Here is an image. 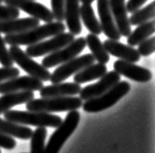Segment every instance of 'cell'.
Here are the masks:
<instances>
[{
    "mask_svg": "<svg viewBox=\"0 0 155 153\" xmlns=\"http://www.w3.org/2000/svg\"><path fill=\"white\" fill-rule=\"evenodd\" d=\"M75 39V35L71 33H63L58 34L51 37L50 39L44 40V41H40L32 45H28L27 47L26 53L30 56V57H40L43 55H48L55 52L60 48L68 45L71 43L73 40Z\"/></svg>",
    "mask_w": 155,
    "mask_h": 153,
    "instance_id": "8",
    "label": "cell"
},
{
    "mask_svg": "<svg viewBox=\"0 0 155 153\" xmlns=\"http://www.w3.org/2000/svg\"><path fill=\"white\" fill-rule=\"evenodd\" d=\"M109 5L120 34L123 37H128L132 31V26L129 22L125 0H109Z\"/></svg>",
    "mask_w": 155,
    "mask_h": 153,
    "instance_id": "16",
    "label": "cell"
},
{
    "mask_svg": "<svg viewBox=\"0 0 155 153\" xmlns=\"http://www.w3.org/2000/svg\"><path fill=\"white\" fill-rule=\"evenodd\" d=\"M97 12L100 19V27L102 33L109 39L119 40L122 35L118 31L115 21L110 10L109 0H97Z\"/></svg>",
    "mask_w": 155,
    "mask_h": 153,
    "instance_id": "14",
    "label": "cell"
},
{
    "mask_svg": "<svg viewBox=\"0 0 155 153\" xmlns=\"http://www.w3.org/2000/svg\"><path fill=\"white\" fill-rule=\"evenodd\" d=\"M85 45H87L85 38L79 37L74 39L68 45L46 55L42 60L41 65L48 69V68H52L57 65H61L63 63H66L69 60L77 57L85 48Z\"/></svg>",
    "mask_w": 155,
    "mask_h": 153,
    "instance_id": "7",
    "label": "cell"
},
{
    "mask_svg": "<svg viewBox=\"0 0 155 153\" xmlns=\"http://www.w3.org/2000/svg\"><path fill=\"white\" fill-rule=\"evenodd\" d=\"M154 29H155V25H154L153 20H150V21L146 22L144 24L138 25L137 29L130 31V34L127 37L128 45L130 46L138 45V44L143 41V40L151 37L154 34Z\"/></svg>",
    "mask_w": 155,
    "mask_h": 153,
    "instance_id": "23",
    "label": "cell"
},
{
    "mask_svg": "<svg viewBox=\"0 0 155 153\" xmlns=\"http://www.w3.org/2000/svg\"><path fill=\"white\" fill-rule=\"evenodd\" d=\"M113 68L114 71L117 72L119 75L137 83H147L152 79V73L148 69L121 59L114 62Z\"/></svg>",
    "mask_w": 155,
    "mask_h": 153,
    "instance_id": "13",
    "label": "cell"
},
{
    "mask_svg": "<svg viewBox=\"0 0 155 153\" xmlns=\"http://www.w3.org/2000/svg\"><path fill=\"white\" fill-rule=\"evenodd\" d=\"M147 1V0H129L126 4V9L127 12L130 13H134L137 10L140 9V7L143 5V4Z\"/></svg>",
    "mask_w": 155,
    "mask_h": 153,
    "instance_id": "34",
    "label": "cell"
},
{
    "mask_svg": "<svg viewBox=\"0 0 155 153\" xmlns=\"http://www.w3.org/2000/svg\"><path fill=\"white\" fill-rule=\"evenodd\" d=\"M34 97V91H15L3 94L0 97V115L16 105L31 101Z\"/></svg>",
    "mask_w": 155,
    "mask_h": 153,
    "instance_id": "20",
    "label": "cell"
},
{
    "mask_svg": "<svg viewBox=\"0 0 155 153\" xmlns=\"http://www.w3.org/2000/svg\"><path fill=\"white\" fill-rule=\"evenodd\" d=\"M85 42H87V45L88 46L89 50L91 51L92 56L95 60L98 61V63L106 64L110 61V55L105 50L103 43L100 41L97 35L92 34H87V37H85Z\"/></svg>",
    "mask_w": 155,
    "mask_h": 153,
    "instance_id": "25",
    "label": "cell"
},
{
    "mask_svg": "<svg viewBox=\"0 0 155 153\" xmlns=\"http://www.w3.org/2000/svg\"><path fill=\"white\" fill-rule=\"evenodd\" d=\"M81 84L76 83H52L51 86H42L39 90V94L42 98L48 97H64L75 96L80 93Z\"/></svg>",
    "mask_w": 155,
    "mask_h": 153,
    "instance_id": "18",
    "label": "cell"
},
{
    "mask_svg": "<svg viewBox=\"0 0 155 153\" xmlns=\"http://www.w3.org/2000/svg\"><path fill=\"white\" fill-rule=\"evenodd\" d=\"M121 75H119L115 71L107 72L104 76H102L99 82L96 83L89 84V86L81 88L80 91V98L81 100H88L99 96L112 86H114L117 83L120 82Z\"/></svg>",
    "mask_w": 155,
    "mask_h": 153,
    "instance_id": "11",
    "label": "cell"
},
{
    "mask_svg": "<svg viewBox=\"0 0 155 153\" xmlns=\"http://www.w3.org/2000/svg\"><path fill=\"white\" fill-rule=\"evenodd\" d=\"M83 105V100L77 96H64V97H48L31 99L26 103L28 111L45 112H70L80 109Z\"/></svg>",
    "mask_w": 155,
    "mask_h": 153,
    "instance_id": "2",
    "label": "cell"
},
{
    "mask_svg": "<svg viewBox=\"0 0 155 153\" xmlns=\"http://www.w3.org/2000/svg\"><path fill=\"white\" fill-rule=\"evenodd\" d=\"M43 86V83L31 76H22L7 80L0 83V93L5 94L15 91H36Z\"/></svg>",
    "mask_w": 155,
    "mask_h": 153,
    "instance_id": "12",
    "label": "cell"
},
{
    "mask_svg": "<svg viewBox=\"0 0 155 153\" xmlns=\"http://www.w3.org/2000/svg\"><path fill=\"white\" fill-rule=\"evenodd\" d=\"M16 145H17V142H16V140L13 138L0 132V147L11 150L14 149Z\"/></svg>",
    "mask_w": 155,
    "mask_h": 153,
    "instance_id": "33",
    "label": "cell"
},
{
    "mask_svg": "<svg viewBox=\"0 0 155 153\" xmlns=\"http://www.w3.org/2000/svg\"><path fill=\"white\" fill-rule=\"evenodd\" d=\"M130 90V86L128 82H126V80L119 82L101 95L85 100V102L83 103L81 107L87 113H97V112L106 110L115 105Z\"/></svg>",
    "mask_w": 155,
    "mask_h": 153,
    "instance_id": "4",
    "label": "cell"
},
{
    "mask_svg": "<svg viewBox=\"0 0 155 153\" xmlns=\"http://www.w3.org/2000/svg\"><path fill=\"white\" fill-rule=\"evenodd\" d=\"M80 18L81 19L85 28L91 31V34L98 35L102 33L100 23L97 20L91 5L83 4L80 7Z\"/></svg>",
    "mask_w": 155,
    "mask_h": 153,
    "instance_id": "24",
    "label": "cell"
},
{
    "mask_svg": "<svg viewBox=\"0 0 155 153\" xmlns=\"http://www.w3.org/2000/svg\"><path fill=\"white\" fill-rule=\"evenodd\" d=\"M9 53L13 59L14 63L18 64L28 76L38 79L41 82H48L50 80V72L48 69L44 68L41 64L35 62L31 57H30L26 52H24L21 47L17 45H11L9 49Z\"/></svg>",
    "mask_w": 155,
    "mask_h": 153,
    "instance_id": "6",
    "label": "cell"
},
{
    "mask_svg": "<svg viewBox=\"0 0 155 153\" xmlns=\"http://www.w3.org/2000/svg\"><path fill=\"white\" fill-rule=\"evenodd\" d=\"M20 16V10L15 7L0 4V20H10L18 18Z\"/></svg>",
    "mask_w": 155,
    "mask_h": 153,
    "instance_id": "31",
    "label": "cell"
},
{
    "mask_svg": "<svg viewBox=\"0 0 155 153\" xmlns=\"http://www.w3.org/2000/svg\"><path fill=\"white\" fill-rule=\"evenodd\" d=\"M0 132L9 135L11 138L27 140L31 138L32 130L28 127L24 126V125H20L6 119L3 120L0 118Z\"/></svg>",
    "mask_w": 155,
    "mask_h": 153,
    "instance_id": "21",
    "label": "cell"
},
{
    "mask_svg": "<svg viewBox=\"0 0 155 153\" xmlns=\"http://www.w3.org/2000/svg\"><path fill=\"white\" fill-rule=\"evenodd\" d=\"M38 26H39V20L32 17L0 20V34H19L28 31Z\"/></svg>",
    "mask_w": 155,
    "mask_h": 153,
    "instance_id": "17",
    "label": "cell"
},
{
    "mask_svg": "<svg viewBox=\"0 0 155 153\" xmlns=\"http://www.w3.org/2000/svg\"><path fill=\"white\" fill-rule=\"evenodd\" d=\"M66 30V26L62 22H50L45 25L38 26L32 29L19 34H5L4 40L10 45H32L42 41L47 37H54Z\"/></svg>",
    "mask_w": 155,
    "mask_h": 153,
    "instance_id": "1",
    "label": "cell"
},
{
    "mask_svg": "<svg viewBox=\"0 0 155 153\" xmlns=\"http://www.w3.org/2000/svg\"><path fill=\"white\" fill-rule=\"evenodd\" d=\"M106 73H107V67L105 66V64L93 63L75 74L74 82L79 84L88 83L93 80L100 79Z\"/></svg>",
    "mask_w": 155,
    "mask_h": 153,
    "instance_id": "22",
    "label": "cell"
},
{
    "mask_svg": "<svg viewBox=\"0 0 155 153\" xmlns=\"http://www.w3.org/2000/svg\"><path fill=\"white\" fill-rule=\"evenodd\" d=\"M51 12L57 22H62L65 18V0H51Z\"/></svg>",
    "mask_w": 155,
    "mask_h": 153,
    "instance_id": "29",
    "label": "cell"
},
{
    "mask_svg": "<svg viewBox=\"0 0 155 153\" xmlns=\"http://www.w3.org/2000/svg\"><path fill=\"white\" fill-rule=\"evenodd\" d=\"M154 44H155V38L153 37L146 38L145 40H143V41L138 44V47L137 49L138 54L140 56H144V57L151 55L155 50Z\"/></svg>",
    "mask_w": 155,
    "mask_h": 153,
    "instance_id": "30",
    "label": "cell"
},
{
    "mask_svg": "<svg viewBox=\"0 0 155 153\" xmlns=\"http://www.w3.org/2000/svg\"><path fill=\"white\" fill-rule=\"evenodd\" d=\"M95 61L92 54H84L81 56H77V57L69 60L68 62L63 63L53 72L50 76V82L52 83H59L64 82L65 80L70 78L72 75L77 74L78 72L83 70L84 68L91 65Z\"/></svg>",
    "mask_w": 155,
    "mask_h": 153,
    "instance_id": "9",
    "label": "cell"
},
{
    "mask_svg": "<svg viewBox=\"0 0 155 153\" xmlns=\"http://www.w3.org/2000/svg\"><path fill=\"white\" fill-rule=\"evenodd\" d=\"M103 46L109 55L120 58L124 61L137 63L140 60V55L137 49H134L133 46L119 42V40L106 39L103 42Z\"/></svg>",
    "mask_w": 155,
    "mask_h": 153,
    "instance_id": "15",
    "label": "cell"
},
{
    "mask_svg": "<svg viewBox=\"0 0 155 153\" xmlns=\"http://www.w3.org/2000/svg\"><path fill=\"white\" fill-rule=\"evenodd\" d=\"M154 8H155V3L150 2L144 8L138 9L136 12L132 13L133 15L129 18V22L130 24V26H138L152 20L154 18V12H155Z\"/></svg>",
    "mask_w": 155,
    "mask_h": 153,
    "instance_id": "26",
    "label": "cell"
},
{
    "mask_svg": "<svg viewBox=\"0 0 155 153\" xmlns=\"http://www.w3.org/2000/svg\"><path fill=\"white\" fill-rule=\"evenodd\" d=\"M83 4H88V5H91V4L94 1V0H81Z\"/></svg>",
    "mask_w": 155,
    "mask_h": 153,
    "instance_id": "35",
    "label": "cell"
},
{
    "mask_svg": "<svg viewBox=\"0 0 155 153\" xmlns=\"http://www.w3.org/2000/svg\"><path fill=\"white\" fill-rule=\"evenodd\" d=\"M20 75L18 68L15 67H2L0 68V83L7 80L13 79Z\"/></svg>",
    "mask_w": 155,
    "mask_h": 153,
    "instance_id": "32",
    "label": "cell"
},
{
    "mask_svg": "<svg viewBox=\"0 0 155 153\" xmlns=\"http://www.w3.org/2000/svg\"><path fill=\"white\" fill-rule=\"evenodd\" d=\"M2 2H3V0H0V4H1Z\"/></svg>",
    "mask_w": 155,
    "mask_h": 153,
    "instance_id": "36",
    "label": "cell"
},
{
    "mask_svg": "<svg viewBox=\"0 0 155 153\" xmlns=\"http://www.w3.org/2000/svg\"><path fill=\"white\" fill-rule=\"evenodd\" d=\"M4 118L24 126H35L38 128H57L62 123V119L59 116L45 112L8 110L4 113Z\"/></svg>",
    "mask_w": 155,
    "mask_h": 153,
    "instance_id": "3",
    "label": "cell"
},
{
    "mask_svg": "<svg viewBox=\"0 0 155 153\" xmlns=\"http://www.w3.org/2000/svg\"><path fill=\"white\" fill-rule=\"evenodd\" d=\"M0 64L3 67H13L14 61L6 47V42L0 35Z\"/></svg>",
    "mask_w": 155,
    "mask_h": 153,
    "instance_id": "28",
    "label": "cell"
},
{
    "mask_svg": "<svg viewBox=\"0 0 155 153\" xmlns=\"http://www.w3.org/2000/svg\"><path fill=\"white\" fill-rule=\"evenodd\" d=\"M0 153H1V151H0Z\"/></svg>",
    "mask_w": 155,
    "mask_h": 153,
    "instance_id": "37",
    "label": "cell"
},
{
    "mask_svg": "<svg viewBox=\"0 0 155 153\" xmlns=\"http://www.w3.org/2000/svg\"><path fill=\"white\" fill-rule=\"evenodd\" d=\"M3 2H5V5L15 7L19 10L26 12L32 18L38 19L39 21L50 23L54 20L49 8L35 0H3Z\"/></svg>",
    "mask_w": 155,
    "mask_h": 153,
    "instance_id": "10",
    "label": "cell"
},
{
    "mask_svg": "<svg viewBox=\"0 0 155 153\" xmlns=\"http://www.w3.org/2000/svg\"><path fill=\"white\" fill-rule=\"evenodd\" d=\"M47 130L44 127H38L32 132L31 136V153H44Z\"/></svg>",
    "mask_w": 155,
    "mask_h": 153,
    "instance_id": "27",
    "label": "cell"
},
{
    "mask_svg": "<svg viewBox=\"0 0 155 153\" xmlns=\"http://www.w3.org/2000/svg\"><path fill=\"white\" fill-rule=\"evenodd\" d=\"M80 1L81 0H65V18L69 31L78 35L81 33V24L80 18Z\"/></svg>",
    "mask_w": 155,
    "mask_h": 153,
    "instance_id": "19",
    "label": "cell"
},
{
    "mask_svg": "<svg viewBox=\"0 0 155 153\" xmlns=\"http://www.w3.org/2000/svg\"><path fill=\"white\" fill-rule=\"evenodd\" d=\"M80 119L81 114L78 110L69 112L65 120L62 121V123L57 127V130L50 136L47 145H45L44 153H59L66 140L76 131Z\"/></svg>",
    "mask_w": 155,
    "mask_h": 153,
    "instance_id": "5",
    "label": "cell"
}]
</instances>
